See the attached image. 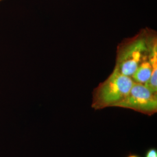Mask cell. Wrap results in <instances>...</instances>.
Here are the masks:
<instances>
[{
    "mask_svg": "<svg viewBox=\"0 0 157 157\" xmlns=\"http://www.w3.org/2000/svg\"><path fill=\"white\" fill-rule=\"evenodd\" d=\"M134 83L131 77L113 69L107 79L93 91L91 107L94 110H100L117 107L129 94Z\"/></svg>",
    "mask_w": 157,
    "mask_h": 157,
    "instance_id": "2",
    "label": "cell"
},
{
    "mask_svg": "<svg viewBox=\"0 0 157 157\" xmlns=\"http://www.w3.org/2000/svg\"><path fill=\"white\" fill-rule=\"evenodd\" d=\"M151 62L152 67L151 75L144 85L152 92L157 93V45H155L152 51Z\"/></svg>",
    "mask_w": 157,
    "mask_h": 157,
    "instance_id": "5",
    "label": "cell"
},
{
    "mask_svg": "<svg viewBox=\"0 0 157 157\" xmlns=\"http://www.w3.org/2000/svg\"><path fill=\"white\" fill-rule=\"evenodd\" d=\"M117 107L152 116L157 112V93L152 92L144 84L135 82L129 94Z\"/></svg>",
    "mask_w": 157,
    "mask_h": 157,
    "instance_id": "3",
    "label": "cell"
},
{
    "mask_svg": "<svg viewBox=\"0 0 157 157\" xmlns=\"http://www.w3.org/2000/svg\"><path fill=\"white\" fill-rule=\"evenodd\" d=\"M157 44V36L150 30H142L135 36L124 40L117 48L114 69L132 77L141 63L148 58Z\"/></svg>",
    "mask_w": 157,
    "mask_h": 157,
    "instance_id": "1",
    "label": "cell"
},
{
    "mask_svg": "<svg viewBox=\"0 0 157 157\" xmlns=\"http://www.w3.org/2000/svg\"><path fill=\"white\" fill-rule=\"evenodd\" d=\"M127 157H139V155H136V154H130L129 155H128Z\"/></svg>",
    "mask_w": 157,
    "mask_h": 157,
    "instance_id": "7",
    "label": "cell"
},
{
    "mask_svg": "<svg viewBox=\"0 0 157 157\" xmlns=\"http://www.w3.org/2000/svg\"><path fill=\"white\" fill-rule=\"evenodd\" d=\"M3 1V0H0V2H1V1Z\"/></svg>",
    "mask_w": 157,
    "mask_h": 157,
    "instance_id": "8",
    "label": "cell"
},
{
    "mask_svg": "<svg viewBox=\"0 0 157 157\" xmlns=\"http://www.w3.org/2000/svg\"><path fill=\"white\" fill-rule=\"evenodd\" d=\"M151 53L148 58H147L141 63L140 65L138 67L137 70L135 71V73L132 76L131 78L135 83L145 84L150 78L152 69L151 62Z\"/></svg>",
    "mask_w": 157,
    "mask_h": 157,
    "instance_id": "4",
    "label": "cell"
},
{
    "mask_svg": "<svg viewBox=\"0 0 157 157\" xmlns=\"http://www.w3.org/2000/svg\"><path fill=\"white\" fill-rule=\"evenodd\" d=\"M145 157H157V151L155 148H150L146 152Z\"/></svg>",
    "mask_w": 157,
    "mask_h": 157,
    "instance_id": "6",
    "label": "cell"
}]
</instances>
